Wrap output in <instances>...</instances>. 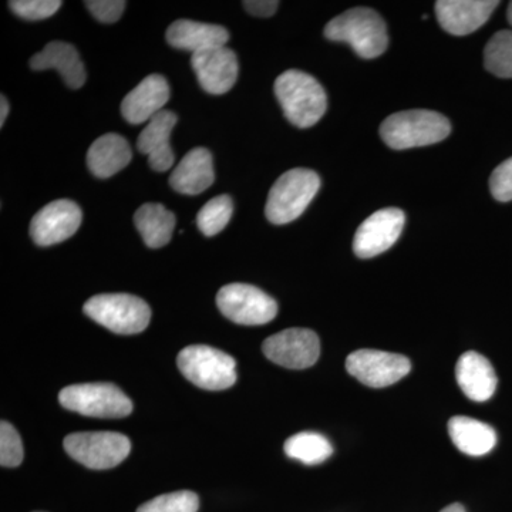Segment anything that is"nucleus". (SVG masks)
Returning a JSON list of instances; mask_svg holds the SVG:
<instances>
[{
  "label": "nucleus",
  "mask_w": 512,
  "mask_h": 512,
  "mask_svg": "<svg viewBox=\"0 0 512 512\" xmlns=\"http://www.w3.org/2000/svg\"><path fill=\"white\" fill-rule=\"evenodd\" d=\"M275 94L286 119L298 128L315 126L328 109L325 90L311 74L288 70L275 82Z\"/></svg>",
  "instance_id": "1"
},
{
  "label": "nucleus",
  "mask_w": 512,
  "mask_h": 512,
  "mask_svg": "<svg viewBox=\"0 0 512 512\" xmlns=\"http://www.w3.org/2000/svg\"><path fill=\"white\" fill-rule=\"evenodd\" d=\"M325 36L332 42L348 43L362 59H376L389 45L386 23L369 8L350 9L330 20Z\"/></svg>",
  "instance_id": "2"
},
{
  "label": "nucleus",
  "mask_w": 512,
  "mask_h": 512,
  "mask_svg": "<svg viewBox=\"0 0 512 512\" xmlns=\"http://www.w3.org/2000/svg\"><path fill=\"white\" fill-rule=\"evenodd\" d=\"M450 133L447 117L431 110L400 111L380 126V137L393 150L431 146L446 140Z\"/></svg>",
  "instance_id": "3"
},
{
  "label": "nucleus",
  "mask_w": 512,
  "mask_h": 512,
  "mask_svg": "<svg viewBox=\"0 0 512 512\" xmlns=\"http://www.w3.org/2000/svg\"><path fill=\"white\" fill-rule=\"evenodd\" d=\"M319 188V175L308 168H293L282 174L269 191L266 218L275 225L298 220L318 194Z\"/></svg>",
  "instance_id": "4"
},
{
  "label": "nucleus",
  "mask_w": 512,
  "mask_h": 512,
  "mask_svg": "<svg viewBox=\"0 0 512 512\" xmlns=\"http://www.w3.org/2000/svg\"><path fill=\"white\" fill-rule=\"evenodd\" d=\"M84 313L117 335H137L147 329L151 309L143 299L128 293H103L84 303Z\"/></svg>",
  "instance_id": "5"
},
{
  "label": "nucleus",
  "mask_w": 512,
  "mask_h": 512,
  "mask_svg": "<svg viewBox=\"0 0 512 512\" xmlns=\"http://www.w3.org/2000/svg\"><path fill=\"white\" fill-rule=\"evenodd\" d=\"M177 365L181 373L200 389L220 392L237 382L234 357L210 346L195 345L181 350Z\"/></svg>",
  "instance_id": "6"
},
{
  "label": "nucleus",
  "mask_w": 512,
  "mask_h": 512,
  "mask_svg": "<svg viewBox=\"0 0 512 512\" xmlns=\"http://www.w3.org/2000/svg\"><path fill=\"white\" fill-rule=\"evenodd\" d=\"M64 409L96 419H121L133 412V403L113 383H83L66 387L59 394Z\"/></svg>",
  "instance_id": "7"
},
{
  "label": "nucleus",
  "mask_w": 512,
  "mask_h": 512,
  "mask_svg": "<svg viewBox=\"0 0 512 512\" xmlns=\"http://www.w3.org/2000/svg\"><path fill=\"white\" fill-rule=\"evenodd\" d=\"M63 446L73 460L92 470L117 467L131 451L128 437L111 431L70 434L64 439Z\"/></svg>",
  "instance_id": "8"
},
{
  "label": "nucleus",
  "mask_w": 512,
  "mask_h": 512,
  "mask_svg": "<svg viewBox=\"0 0 512 512\" xmlns=\"http://www.w3.org/2000/svg\"><path fill=\"white\" fill-rule=\"evenodd\" d=\"M217 305L222 315L238 325L261 326L278 315V303L256 286L231 284L220 289Z\"/></svg>",
  "instance_id": "9"
},
{
  "label": "nucleus",
  "mask_w": 512,
  "mask_h": 512,
  "mask_svg": "<svg viewBox=\"0 0 512 512\" xmlns=\"http://www.w3.org/2000/svg\"><path fill=\"white\" fill-rule=\"evenodd\" d=\"M349 375L375 389L392 386L409 375L412 363L406 356L382 350L360 349L346 359Z\"/></svg>",
  "instance_id": "10"
},
{
  "label": "nucleus",
  "mask_w": 512,
  "mask_h": 512,
  "mask_svg": "<svg viewBox=\"0 0 512 512\" xmlns=\"http://www.w3.org/2000/svg\"><path fill=\"white\" fill-rule=\"evenodd\" d=\"M264 355L286 369H308L318 362L320 342L311 329L292 328L276 333L262 345Z\"/></svg>",
  "instance_id": "11"
},
{
  "label": "nucleus",
  "mask_w": 512,
  "mask_h": 512,
  "mask_svg": "<svg viewBox=\"0 0 512 512\" xmlns=\"http://www.w3.org/2000/svg\"><path fill=\"white\" fill-rule=\"evenodd\" d=\"M406 215L399 208L376 211L359 228L353 239V251L363 259L375 258L393 247L402 234Z\"/></svg>",
  "instance_id": "12"
},
{
  "label": "nucleus",
  "mask_w": 512,
  "mask_h": 512,
  "mask_svg": "<svg viewBox=\"0 0 512 512\" xmlns=\"http://www.w3.org/2000/svg\"><path fill=\"white\" fill-rule=\"evenodd\" d=\"M79 205L70 200H57L42 208L30 224V235L39 247H52L72 238L82 225Z\"/></svg>",
  "instance_id": "13"
},
{
  "label": "nucleus",
  "mask_w": 512,
  "mask_h": 512,
  "mask_svg": "<svg viewBox=\"0 0 512 512\" xmlns=\"http://www.w3.org/2000/svg\"><path fill=\"white\" fill-rule=\"evenodd\" d=\"M191 64L202 89L214 96L228 93L237 82V56L228 47H214L194 53Z\"/></svg>",
  "instance_id": "14"
},
{
  "label": "nucleus",
  "mask_w": 512,
  "mask_h": 512,
  "mask_svg": "<svg viewBox=\"0 0 512 512\" xmlns=\"http://www.w3.org/2000/svg\"><path fill=\"white\" fill-rule=\"evenodd\" d=\"M498 5L495 0H439L436 16L450 35L467 36L485 25Z\"/></svg>",
  "instance_id": "15"
},
{
  "label": "nucleus",
  "mask_w": 512,
  "mask_h": 512,
  "mask_svg": "<svg viewBox=\"0 0 512 512\" xmlns=\"http://www.w3.org/2000/svg\"><path fill=\"white\" fill-rule=\"evenodd\" d=\"M170 86L161 74H150L124 97L121 114L130 124H143L164 110Z\"/></svg>",
  "instance_id": "16"
},
{
  "label": "nucleus",
  "mask_w": 512,
  "mask_h": 512,
  "mask_svg": "<svg viewBox=\"0 0 512 512\" xmlns=\"http://www.w3.org/2000/svg\"><path fill=\"white\" fill-rule=\"evenodd\" d=\"M175 124H177V116L173 111L163 110L148 121L146 128L138 136V151L148 156L150 167L158 173H164L174 165L170 136Z\"/></svg>",
  "instance_id": "17"
},
{
  "label": "nucleus",
  "mask_w": 512,
  "mask_h": 512,
  "mask_svg": "<svg viewBox=\"0 0 512 512\" xmlns=\"http://www.w3.org/2000/svg\"><path fill=\"white\" fill-rule=\"evenodd\" d=\"M456 379L460 389L473 402H487L497 390L494 367L480 353L467 352L458 359Z\"/></svg>",
  "instance_id": "18"
},
{
  "label": "nucleus",
  "mask_w": 512,
  "mask_h": 512,
  "mask_svg": "<svg viewBox=\"0 0 512 512\" xmlns=\"http://www.w3.org/2000/svg\"><path fill=\"white\" fill-rule=\"evenodd\" d=\"M30 67L37 72L56 69L70 89H80L86 83V69L76 47L66 42L49 43L30 59Z\"/></svg>",
  "instance_id": "19"
},
{
  "label": "nucleus",
  "mask_w": 512,
  "mask_h": 512,
  "mask_svg": "<svg viewBox=\"0 0 512 512\" xmlns=\"http://www.w3.org/2000/svg\"><path fill=\"white\" fill-rule=\"evenodd\" d=\"M168 45L175 49L188 50L194 53L227 45L228 30L218 25L192 22V20H177L167 30Z\"/></svg>",
  "instance_id": "20"
},
{
  "label": "nucleus",
  "mask_w": 512,
  "mask_h": 512,
  "mask_svg": "<svg viewBox=\"0 0 512 512\" xmlns=\"http://www.w3.org/2000/svg\"><path fill=\"white\" fill-rule=\"evenodd\" d=\"M212 156L207 148H194L174 168L170 177L173 190L185 195H198L214 184Z\"/></svg>",
  "instance_id": "21"
},
{
  "label": "nucleus",
  "mask_w": 512,
  "mask_h": 512,
  "mask_svg": "<svg viewBox=\"0 0 512 512\" xmlns=\"http://www.w3.org/2000/svg\"><path fill=\"white\" fill-rule=\"evenodd\" d=\"M133 154L127 140L109 133L97 138L87 153V167L94 177L110 178L130 164Z\"/></svg>",
  "instance_id": "22"
},
{
  "label": "nucleus",
  "mask_w": 512,
  "mask_h": 512,
  "mask_svg": "<svg viewBox=\"0 0 512 512\" xmlns=\"http://www.w3.org/2000/svg\"><path fill=\"white\" fill-rule=\"evenodd\" d=\"M448 434L454 446L471 457L485 456L497 444V433L493 427L471 417H453L448 421Z\"/></svg>",
  "instance_id": "23"
},
{
  "label": "nucleus",
  "mask_w": 512,
  "mask_h": 512,
  "mask_svg": "<svg viewBox=\"0 0 512 512\" xmlns=\"http://www.w3.org/2000/svg\"><path fill=\"white\" fill-rule=\"evenodd\" d=\"M175 215L161 204H144L134 215V224L148 248H163L173 237Z\"/></svg>",
  "instance_id": "24"
},
{
  "label": "nucleus",
  "mask_w": 512,
  "mask_h": 512,
  "mask_svg": "<svg viewBox=\"0 0 512 512\" xmlns=\"http://www.w3.org/2000/svg\"><path fill=\"white\" fill-rule=\"evenodd\" d=\"M284 448L286 456L308 466L323 463L333 454V447L329 440L313 431H303L289 437Z\"/></svg>",
  "instance_id": "25"
},
{
  "label": "nucleus",
  "mask_w": 512,
  "mask_h": 512,
  "mask_svg": "<svg viewBox=\"0 0 512 512\" xmlns=\"http://www.w3.org/2000/svg\"><path fill=\"white\" fill-rule=\"evenodd\" d=\"M484 66L501 79H512V30H501L484 49Z\"/></svg>",
  "instance_id": "26"
},
{
  "label": "nucleus",
  "mask_w": 512,
  "mask_h": 512,
  "mask_svg": "<svg viewBox=\"0 0 512 512\" xmlns=\"http://www.w3.org/2000/svg\"><path fill=\"white\" fill-rule=\"evenodd\" d=\"M234 204L228 195H218L208 201L197 215V225L205 237L220 234L231 221Z\"/></svg>",
  "instance_id": "27"
},
{
  "label": "nucleus",
  "mask_w": 512,
  "mask_h": 512,
  "mask_svg": "<svg viewBox=\"0 0 512 512\" xmlns=\"http://www.w3.org/2000/svg\"><path fill=\"white\" fill-rule=\"evenodd\" d=\"M200 498L192 491L160 495L138 507L137 512H197Z\"/></svg>",
  "instance_id": "28"
},
{
  "label": "nucleus",
  "mask_w": 512,
  "mask_h": 512,
  "mask_svg": "<svg viewBox=\"0 0 512 512\" xmlns=\"http://www.w3.org/2000/svg\"><path fill=\"white\" fill-rule=\"evenodd\" d=\"M23 461V444L18 431L8 421L0 424V464L18 467Z\"/></svg>",
  "instance_id": "29"
},
{
  "label": "nucleus",
  "mask_w": 512,
  "mask_h": 512,
  "mask_svg": "<svg viewBox=\"0 0 512 512\" xmlns=\"http://www.w3.org/2000/svg\"><path fill=\"white\" fill-rule=\"evenodd\" d=\"M10 9L25 20H43L52 18L60 9V0H12Z\"/></svg>",
  "instance_id": "30"
},
{
  "label": "nucleus",
  "mask_w": 512,
  "mask_h": 512,
  "mask_svg": "<svg viewBox=\"0 0 512 512\" xmlns=\"http://www.w3.org/2000/svg\"><path fill=\"white\" fill-rule=\"evenodd\" d=\"M490 190L495 200L512 201V157L495 168L490 177Z\"/></svg>",
  "instance_id": "31"
},
{
  "label": "nucleus",
  "mask_w": 512,
  "mask_h": 512,
  "mask_svg": "<svg viewBox=\"0 0 512 512\" xmlns=\"http://www.w3.org/2000/svg\"><path fill=\"white\" fill-rule=\"evenodd\" d=\"M84 6L101 23H116L126 9L123 0H87Z\"/></svg>",
  "instance_id": "32"
},
{
  "label": "nucleus",
  "mask_w": 512,
  "mask_h": 512,
  "mask_svg": "<svg viewBox=\"0 0 512 512\" xmlns=\"http://www.w3.org/2000/svg\"><path fill=\"white\" fill-rule=\"evenodd\" d=\"M242 5L252 16L271 18L272 15H275L276 10H278L279 2H276V0H248V2L242 3Z\"/></svg>",
  "instance_id": "33"
},
{
  "label": "nucleus",
  "mask_w": 512,
  "mask_h": 512,
  "mask_svg": "<svg viewBox=\"0 0 512 512\" xmlns=\"http://www.w3.org/2000/svg\"><path fill=\"white\" fill-rule=\"evenodd\" d=\"M0 126H5V121L8 119L9 114V103L5 96L0 99Z\"/></svg>",
  "instance_id": "34"
},
{
  "label": "nucleus",
  "mask_w": 512,
  "mask_h": 512,
  "mask_svg": "<svg viewBox=\"0 0 512 512\" xmlns=\"http://www.w3.org/2000/svg\"><path fill=\"white\" fill-rule=\"evenodd\" d=\"M440 512H466V510H464V507L461 504H451Z\"/></svg>",
  "instance_id": "35"
},
{
  "label": "nucleus",
  "mask_w": 512,
  "mask_h": 512,
  "mask_svg": "<svg viewBox=\"0 0 512 512\" xmlns=\"http://www.w3.org/2000/svg\"><path fill=\"white\" fill-rule=\"evenodd\" d=\"M507 19L508 23H510V25L512 26V2L510 3V6H508Z\"/></svg>",
  "instance_id": "36"
},
{
  "label": "nucleus",
  "mask_w": 512,
  "mask_h": 512,
  "mask_svg": "<svg viewBox=\"0 0 512 512\" xmlns=\"http://www.w3.org/2000/svg\"><path fill=\"white\" fill-rule=\"evenodd\" d=\"M36 512H42V511H36Z\"/></svg>",
  "instance_id": "37"
}]
</instances>
